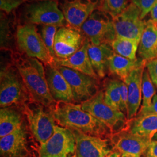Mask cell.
I'll list each match as a JSON object with an SVG mask.
<instances>
[{
	"mask_svg": "<svg viewBox=\"0 0 157 157\" xmlns=\"http://www.w3.org/2000/svg\"><path fill=\"white\" fill-rule=\"evenodd\" d=\"M90 43L89 40L86 39L83 45L80 50L67 59L56 58L55 61L56 65L69 67L92 78H97L98 76L93 67L88 55V47Z\"/></svg>",
	"mask_w": 157,
	"mask_h": 157,
	"instance_id": "d6986e66",
	"label": "cell"
},
{
	"mask_svg": "<svg viewBox=\"0 0 157 157\" xmlns=\"http://www.w3.org/2000/svg\"><path fill=\"white\" fill-rule=\"evenodd\" d=\"M138 53L146 62L157 58V24L151 19L146 22L138 47Z\"/></svg>",
	"mask_w": 157,
	"mask_h": 157,
	"instance_id": "ffe728a7",
	"label": "cell"
},
{
	"mask_svg": "<svg viewBox=\"0 0 157 157\" xmlns=\"http://www.w3.org/2000/svg\"><path fill=\"white\" fill-rule=\"evenodd\" d=\"M104 93V101L107 105L120 111L121 94L119 80H110L107 83Z\"/></svg>",
	"mask_w": 157,
	"mask_h": 157,
	"instance_id": "484cf974",
	"label": "cell"
},
{
	"mask_svg": "<svg viewBox=\"0 0 157 157\" xmlns=\"http://www.w3.org/2000/svg\"><path fill=\"white\" fill-rule=\"evenodd\" d=\"M142 94L143 104L141 107H150L152 104L154 96L156 94V90L147 69H144L143 76Z\"/></svg>",
	"mask_w": 157,
	"mask_h": 157,
	"instance_id": "83f0119b",
	"label": "cell"
},
{
	"mask_svg": "<svg viewBox=\"0 0 157 157\" xmlns=\"http://www.w3.org/2000/svg\"><path fill=\"white\" fill-rule=\"evenodd\" d=\"M98 1L72 0L66 1L62 6V11L69 28L80 31L81 27L93 12Z\"/></svg>",
	"mask_w": 157,
	"mask_h": 157,
	"instance_id": "5bb4252c",
	"label": "cell"
},
{
	"mask_svg": "<svg viewBox=\"0 0 157 157\" xmlns=\"http://www.w3.org/2000/svg\"><path fill=\"white\" fill-rule=\"evenodd\" d=\"M77 157L76 156H69V157Z\"/></svg>",
	"mask_w": 157,
	"mask_h": 157,
	"instance_id": "ab89813d",
	"label": "cell"
},
{
	"mask_svg": "<svg viewBox=\"0 0 157 157\" xmlns=\"http://www.w3.org/2000/svg\"><path fill=\"white\" fill-rule=\"evenodd\" d=\"M17 41L19 48L27 56L36 58L45 65H56L55 59L51 56L33 24L26 23L18 26Z\"/></svg>",
	"mask_w": 157,
	"mask_h": 157,
	"instance_id": "277c9868",
	"label": "cell"
},
{
	"mask_svg": "<svg viewBox=\"0 0 157 157\" xmlns=\"http://www.w3.org/2000/svg\"><path fill=\"white\" fill-rule=\"evenodd\" d=\"M82 108L105 124L112 135L128 129L129 120L121 111L108 105L104 93L98 91L90 99L82 102Z\"/></svg>",
	"mask_w": 157,
	"mask_h": 157,
	"instance_id": "3957f363",
	"label": "cell"
},
{
	"mask_svg": "<svg viewBox=\"0 0 157 157\" xmlns=\"http://www.w3.org/2000/svg\"><path fill=\"white\" fill-rule=\"evenodd\" d=\"M140 15V9L131 3L120 15L113 19L116 38L135 40L140 42L146 25Z\"/></svg>",
	"mask_w": 157,
	"mask_h": 157,
	"instance_id": "9c48e42d",
	"label": "cell"
},
{
	"mask_svg": "<svg viewBox=\"0 0 157 157\" xmlns=\"http://www.w3.org/2000/svg\"><path fill=\"white\" fill-rule=\"evenodd\" d=\"M44 107L33 101L23 104L24 113L31 132L40 144L44 143L50 138L56 126L52 112L46 111Z\"/></svg>",
	"mask_w": 157,
	"mask_h": 157,
	"instance_id": "5b68a950",
	"label": "cell"
},
{
	"mask_svg": "<svg viewBox=\"0 0 157 157\" xmlns=\"http://www.w3.org/2000/svg\"><path fill=\"white\" fill-rule=\"evenodd\" d=\"M132 3L137 6L140 10L141 19H143L157 4V0H131Z\"/></svg>",
	"mask_w": 157,
	"mask_h": 157,
	"instance_id": "f546056e",
	"label": "cell"
},
{
	"mask_svg": "<svg viewBox=\"0 0 157 157\" xmlns=\"http://www.w3.org/2000/svg\"><path fill=\"white\" fill-rule=\"evenodd\" d=\"M69 129L75 138L77 157H106L113 150L111 141L107 139L86 134L78 129Z\"/></svg>",
	"mask_w": 157,
	"mask_h": 157,
	"instance_id": "4fadbf2b",
	"label": "cell"
},
{
	"mask_svg": "<svg viewBox=\"0 0 157 157\" xmlns=\"http://www.w3.org/2000/svg\"><path fill=\"white\" fill-rule=\"evenodd\" d=\"M56 30H57L56 26L43 25L41 30V34H40L47 48L50 52L51 56L55 59V61L57 58L55 54L54 44L55 37L57 32Z\"/></svg>",
	"mask_w": 157,
	"mask_h": 157,
	"instance_id": "f1b7e54d",
	"label": "cell"
},
{
	"mask_svg": "<svg viewBox=\"0 0 157 157\" xmlns=\"http://www.w3.org/2000/svg\"><path fill=\"white\" fill-rule=\"evenodd\" d=\"M129 0H100V11L110 15L112 19L128 7Z\"/></svg>",
	"mask_w": 157,
	"mask_h": 157,
	"instance_id": "4316f807",
	"label": "cell"
},
{
	"mask_svg": "<svg viewBox=\"0 0 157 157\" xmlns=\"http://www.w3.org/2000/svg\"><path fill=\"white\" fill-rule=\"evenodd\" d=\"M152 140L157 141V133L155 135H154V136L153 137Z\"/></svg>",
	"mask_w": 157,
	"mask_h": 157,
	"instance_id": "f35d334b",
	"label": "cell"
},
{
	"mask_svg": "<svg viewBox=\"0 0 157 157\" xmlns=\"http://www.w3.org/2000/svg\"><path fill=\"white\" fill-rule=\"evenodd\" d=\"M146 63L133 70L124 82L128 90V109L127 118H135L140 106L142 99V80Z\"/></svg>",
	"mask_w": 157,
	"mask_h": 157,
	"instance_id": "e0dca14e",
	"label": "cell"
},
{
	"mask_svg": "<svg viewBox=\"0 0 157 157\" xmlns=\"http://www.w3.org/2000/svg\"><path fill=\"white\" fill-rule=\"evenodd\" d=\"M37 1H42V0H37Z\"/></svg>",
	"mask_w": 157,
	"mask_h": 157,
	"instance_id": "60d3db41",
	"label": "cell"
},
{
	"mask_svg": "<svg viewBox=\"0 0 157 157\" xmlns=\"http://www.w3.org/2000/svg\"></svg>",
	"mask_w": 157,
	"mask_h": 157,
	"instance_id": "b9f144b4",
	"label": "cell"
},
{
	"mask_svg": "<svg viewBox=\"0 0 157 157\" xmlns=\"http://www.w3.org/2000/svg\"><path fill=\"white\" fill-rule=\"evenodd\" d=\"M146 67L151 78L152 82L157 89V58L146 62Z\"/></svg>",
	"mask_w": 157,
	"mask_h": 157,
	"instance_id": "d6a6232c",
	"label": "cell"
},
{
	"mask_svg": "<svg viewBox=\"0 0 157 157\" xmlns=\"http://www.w3.org/2000/svg\"><path fill=\"white\" fill-rule=\"evenodd\" d=\"M8 23L7 20L5 19L4 17H1V45H4L6 42H7L8 37Z\"/></svg>",
	"mask_w": 157,
	"mask_h": 157,
	"instance_id": "e575fe53",
	"label": "cell"
},
{
	"mask_svg": "<svg viewBox=\"0 0 157 157\" xmlns=\"http://www.w3.org/2000/svg\"><path fill=\"white\" fill-rule=\"evenodd\" d=\"M115 54L111 44L104 43L100 45L90 44L88 47V55L93 67L98 77H105L108 69L109 58Z\"/></svg>",
	"mask_w": 157,
	"mask_h": 157,
	"instance_id": "44dd1931",
	"label": "cell"
},
{
	"mask_svg": "<svg viewBox=\"0 0 157 157\" xmlns=\"http://www.w3.org/2000/svg\"><path fill=\"white\" fill-rule=\"evenodd\" d=\"M128 129L133 134L152 140L157 133V115L136 116L129 120Z\"/></svg>",
	"mask_w": 157,
	"mask_h": 157,
	"instance_id": "7402d4cb",
	"label": "cell"
},
{
	"mask_svg": "<svg viewBox=\"0 0 157 157\" xmlns=\"http://www.w3.org/2000/svg\"><path fill=\"white\" fill-rule=\"evenodd\" d=\"M15 63L31 100L44 107H53L56 102L51 94L43 63L28 56L16 58Z\"/></svg>",
	"mask_w": 157,
	"mask_h": 157,
	"instance_id": "7a4b0ae2",
	"label": "cell"
},
{
	"mask_svg": "<svg viewBox=\"0 0 157 157\" xmlns=\"http://www.w3.org/2000/svg\"><path fill=\"white\" fill-rule=\"evenodd\" d=\"M147 115H157V94L154 96L152 104L148 107H142L137 113L136 116Z\"/></svg>",
	"mask_w": 157,
	"mask_h": 157,
	"instance_id": "836d02e7",
	"label": "cell"
},
{
	"mask_svg": "<svg viewBox=\"0 0 157 157\" xmlns=\"http://www.w3.org/2000/svg\"><path fill=\"white\" fill-rule=\"evenodd\" d=\"M150 13L151 18V19L154 22L157 24V4L152 8Z\"/></svg>",
	"mask_w": 157,
	"mask_h": 157,
	"instance_id": "8d00e7d4",
	"label": "cell"
},
{
	"mask_svg": "<svg viewBox=\"0 0 157 157\" xmlns=\"http://www.w3.org/2000/svg\"><path fill=\"white\" fill-rule=\"evenodd\" d=\"M139 41L135 40L116 38L111 45L115 53L131 60H136Z\"/></svg>",
	"mask_w": 157,
	"mask_h": 157,
	"instance_id": "d4e9b609",
	"label": "cell"
},
{
	"mask_svg": "<svg viewBox=\"0 0 157 157\" xmlns=\"http://www.w3.org/2000/svg\"><path fill=\"white\" fill-rule=\"evenodd\" d=\"M76 150V141L69 129L56 125L50 138L41 144L40 157H68Z\"/></svg>",
	"mask_w": 157,
	"mask_h": 157,
	"instance_id": "30bf717a",
	"label": "cell"
},
{
	"mask_svg": "<svg viewBox=\"0 0 157 157\" xmlns=\"http://www.w3.org/2000/svg\"><path fill=\"white\" fill-rule=\"evenodd\" d=\"M45 70L48 87L55 101L74 103L71 87L56 65H45Z\"/></svg>",
	"mask_w": 157,
	"mask_h": 157,
	"instance_id": "2e32d148",
	"label": "cell"
},
{
	"mask_svg": "<svg viewBox=\"0 0 157 157\" xmlns=\"http://www.w3.org/2000/svg\"><path fill=\"white\" fill-rule=\"evenodd\" d=\"M143 157H157V141H151Z\"/></svg>",
	"mask_w": 157,
	"mask_h": 157,
	"instance_id": "d590c367",
	"label": "cell"
},
{
	"mask_svg": "<svg viewBox=\"0 0 157 157\" xmlns=\"http://www.w3.org/2000/svg\"><path fill=\"white\" fill-rule=\"evenodd\" d=\"M85 40L80 31L64 26L59 29L54 44L56 58L64 59L72 56L80 49Z\"/></svg>",
	"mask_w": 157,
	"mask_h": 157,
	"instance_id": "9a60e30c",
	"label": "cell"
},
{
	"mask_svg": "<svg viewBox=\"0 0 157 157\" xmlns=\"http://www.w3.org/2000/svg\"><path fill=\"white\" fill-rule=\"evenodd\" d=\"M151 140L124 130L110 136L113 150L120 152L121 157H143Z\"/></svg>",
	"mask_w": 157,
	"mask_h": 157,
	"instance_id": "8fae6325",
	"label": "cell"
},
{
	"mask_svg": "<svg viewBox=\"0 0 157 157\" xmlns=\"http://www.w3.org/2000/svg\"><path fill=\"white\" fill-rule=\"evenodd\" d=\"M51 111L56 122L63 128L78 129L86 134L100 137L112 135L105 124L84 111L80 104L56 102Z\"/></svg>",
	"mask_w": 157,
	"mask_h": 157,
	"instance_id": "6da1fadb",
	"label": "cell"
},
{
	"mask_svg": "<svg viewBox=\"0 0 157 157\" xmlns=\"http://www.w3.org/2000/svg\"><path fill=\"white\" fill-rule=\"evenodd\" d=\"M146 62L140 58L131 60L115 53L109 59L108 70L124 82L133 70Z\"/></svg>",
	"mask_w": 157,
	"mask_h": 157,
	"instance_id": "603a6c76",
	"label": "cell"
},
{
	"mask_svg": "<svg viewBox=\"0 0 157 157\" xmlns=\"http://www.w3.org/2000/svg\"><path fill=\"white\" fill-rule=\"evenodd\" d=\"M0 152L2 157H27V134L22 126L1 138Z\"/></svg>",
	"mask_w": 157,
	"mask_h": 157,
	"instance_id": "ac0fdd59",
	"label": "cell"
},
{
	"mask_svg": "<svg viewBox=\"0 0 157 157\" xmlns=\"http://www.w3.org/2000/svg\"><path fill=\"white\" fill-rule=\"evenodd\" d=\"M24 0H0L1 10L8 13L17 8Z\"/></svg>",
	"mask_w": 157,
	"mask_h": 157,
	"instance_id": "1f68e13d",
	"label": "cell"
},
{
	"mask_svg": "<svg viewBox=\"0 0 157 157\" xmlns=\"http://www.w3.org/2000/svg\"><path fill=\"white\" fill-rule=\"evenodd\" d=\"M21 114L9 107L1 108L0 110V137L10 135L22 126Z\"/></svg>",
	"mask_w": 157,
	"mask_h": 157,
	"instance_id": "cb8c5ba5",
	"label": "cell"
},
{
	"mask_svg": "<svg viewBox=\"0 0 157 157\" xmlns=\"http://www.w3.org/2000/svg\"><path fill=\"white\" fill-rule=\"evenodd\" d=\"M119 85L121 94L120 111L125 115H128V90L126 84L122 80H119Z\"/></svg>",
	"mask_w": 157,
	"mask_h": 157,
	"instance_id": "4dcf8cb0",
	"label": "cell"
},
{
	"mask_svg": "<svg viewBox=\"0 0 157 157\" xmlns=\"http://www.w3.org/2000/svg\"><path fill=\"white\" fill-rule=\"evenodd\" d=\"M106 157H121V155L117 150H113Z\"/></svg>",
	"mask_w": 157,
	"mask_h": 157,
	"instance_id": "74e56055",
	"label": "cell"
},
{
	"mask_svg": "<svg viewBox=\"0 0 157 157\" xmlns=\"http://www.w3.org/2000/svg\"><path fill=\"white\" fill-rule=\"evenodd\" d=\"M80 31L93 45L104 43L111 44L116 39L112 19L110 20L105 13L98 10L91 13L81 27Z\"/></svg>",
	"mask_w": 157,
	"mask_h": 157,
	"instance_id": "ba28073f",
	"label": "cell"
},
{
	"mask_svg": "<svg viewBox=\"0 0 157 157\" xmlns=\"http://www.w3.org/2000/svg\"><path fill=\"white\" fill-rule=\"evenodd\" d=\"M56 67L70 85L75 102L82 103L90 99L98 91L97 78L69 67Z\"/></svg>",
	"mask_w": 157,
	"mask_h": 157,
	"instance_id": "7c38bea8",
	"label": "cell"
},
{
	"mask_svg": "<svg viewBox=\"0 0 157 157\" xmlns=\"http://www.w3.org/2000/svg\"><path fill=\"white\" fill-rule=\"evenodd\" d=\"M27 90L17 70L12 67H4L0 75V106L9 107L26 101Z\"/></svg>",
	"mask_w": 157,
	"mask_h": 157,
	"instance_id": "8992f818",
	"label": "cell"
},
{
	"mask_svg": "<svg viewBox=\"0 0 157 157\" xmlns=\"http://www.w3.org/2000/svg\"><path fill=\"white\" fill-rule=\"evenodd\" d=\"M24 17L28 23L63 27L66 22L56 0H42L26 6Z\"/></svg>",
	"mask_w": 157,
	"mask_h": 157,
	"instance_id": "52a82bcc",
	"label": "cell"
}]
</instances>
